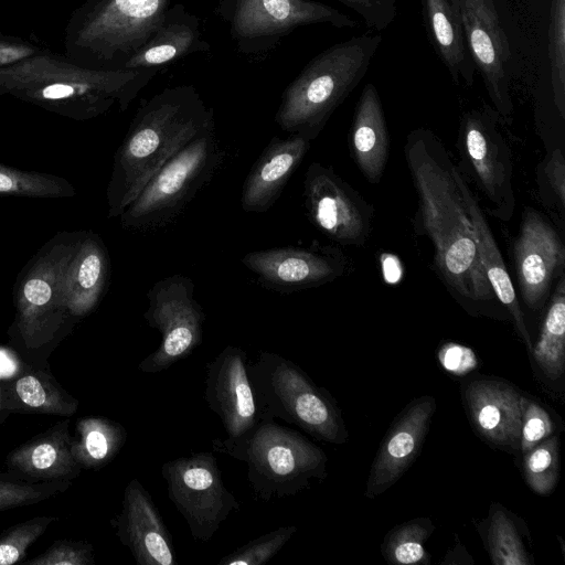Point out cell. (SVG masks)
Segmentation results:
<instances>
[{
  "mask_svg": "<svg viewBox=\"0 0 565 565\" xmlns=\"http://www.w3.org/2000/svg\"><path fill=\"white\" fill-rule=\"evenodd\" d=\"M209 50L210 44L202 36L199 18L182 3H174L167 8L154 32L124 68H157Z\"/></svg>",
  "mask_w": 565,
  "mask_h": 565,
  "instance_id": "obj_26",
  "label": "cell"
},
{
  "mask_svg": "<svg viewBox=\"0 0 565 565\" xmlns=\"http://www.w3.org/2000/svg\"><path fill=\"white\" fill-rule=\"evenodd\" d=\"M356 12L370 30L388 28L397 15L396 0H339Z\"/></svg>",
  "mask_w": 565,
  "mask_h": 565,
  "instance_id": "obj_42",
  "label": "cell"
},
{
  "mask_svg": "<svg viewBox=\"0 0 565 565\" xmlns=\"http://www.w3.org/2000/svg\"><path fill=\"white\" fill-rule=\"evenodd\" d=\"M382 43L366 33L319 53L285 88L275 114L282 131L317 138L333 111L359 85Z\"/></svg>",
  "mask_w": 565,
  "mask_h": 565,
  "instance_id": "obj_4",
  "label": "cell"
},
{
  "mask_svg": "<svg viewBox=\"0 0 565 565\" xmlns=\"http://www.w3.org/2000/svg\"><path fill=\"white\" fill-rule=\"evenodd\" d=\"M310 142L299 135L275 136L269 141L243 184L241 206L245 212L263 213L275 204L306 157Z\"/></svg>",
  "mask_w": 565,
  "mask_h": 565,
  "instance_id": "obj_22",
  "label": "cell"
},
{
  "mask_svg": "<svg viewBox=\"0 0 565 565\" xmlns=\"http://www.w3.org/2000/svg\"><path fill=\"white\" fill-rule=\"evenodd\" d=\"M309 221L341 245L361 246L372 232L374 210L331 167L312 162L303 179Z\"/></svg>",
  "mask_w": 565,
  "mask_h": 565,
  "instance_id": "obj_14",
  "label": "cell"
},
{
  "mask_svg": "<svg viewBox=\"0 0 565 565\" xmlns=\"http://www.w3.org/2000/svg\"><path fill=\"white\" fill-rule=\"evenodd\" d=\"M168 497L185 520L194 541H210L232 511L239 508L222 480L212 452H195L164 462Z\"/></svg>",
  "mask_w": 565,
  "mask_h": 565,
  "instance_id": "obj_12",
  "label": "cell"
},
{
  "mask_svg": "<svg viewBox=\"0 0 565 565\" xmlns=\"http://www.w3.org/2000/svg\"><path fill=\"white\" fill-rule=\"evenodd\" d=\"M455 175L466 202L469 217L473 227L476 244L487 279L495 295V298L507 308L514 326L526 344L529 351H532V342L525 327L524 315L520 307L515 289L507 270L505 263L500 253L494 236L484 217L478 200L475 198L467 179L462 175L456 166Z\"/></svg>",
  "mask_w": 565,
  "mask_h": 565,
  "instance_id": "obj_27",
  "label": "cell"
},
{
  "mask_svg": "<svg viewBox=\"0 0 565 565\" xmlns=\"http://www.w3.org/2000/svg\"><path fill=\"white\" fill-rule=\"evenodd\" d=\"M297 531L295 525L280 526L250 540L233 553L223 556L218 565H262L271 559Z\"/></svg>",
  "mask_w": 565,
  "mask_h": 565,
  "instance_id": "obj_39",
  "label": "cell"
},
{
  "mask_svg": "<svg viewBox=\"0 0 565 565\" xmlns=\"http://www.w3.org/2000/svg\"><path fill=\"white\" fill-rule=\"evenodd\" d=\"M465 401L478 433L499 446L520 447L522 395L510 384L480 380L465 388Z\"/></svg>",
  "mask_w": 565,
  "mask_h": 565,
  "instance_id": "obj_23",
  "label": "cell"
},
{
  "mask_svg": "<svg viewBox=\"0 0 565 565\" xmlns=\"http://www.w3.org/2000/svg\"><path fill=\"white\" fill-rule=\"evenodd\" d=\"M500 116L486 105L466 111L459 124V170L473 181L487 200L489 213L501 221L514 214L511 150L498 127Z\"/></svg>",
  "mask_w": 565,
  "mask_h": 565,
  "instance_id": "obj_11",
  "label": "cell"
},
{
  "mask_svg": "<svg viewBox=\"0 0 565 565\" xmlns=\"http://www.w3.org/2000/svg\"><path fill=\"white\" fill-rule=\"evenodd\" d=\"M3 407L9 415L33 414L70 417L79 407L44 364L23 362L15 371L1 376Z\"/></svg>",
  "mask_w": 565,
  "mask_h": 565,
  "instance_id": "obj_24",
  "label": "cell"
},
{
  "mask_svg": "<svg viewBox=\"0 0 565 565\" xmlns=\"http://www.w3.org/2000/svg\"><path fill=\"white\" fill-rule=\"evenodd\" d=\"M468 50L494 110L510 121L511 49L494 0H457Z\"/></svg>",
  "mask_w": 565,
  "mask_h": 565,
  "instance_id": "obj_15",
  "label": "cell"
},
{
  "mask_svg": "<svg viewBox=\"0 0 565 565\" xmlns=\"http://www.w3.org/2000/svg\"><path fill=\"white\" fill-rule=\"evenodd\" d=\"M522 419L520 431V449L524 455L535 445L550 437L553 423L547 412L535 402L522 396Z\"/></svg>",
  "mask_w": 565,
  "mask_h": 565,
  "instance_id": "obj_41",
  "label": "cell"
},
{
  "mask_svg": "<svg viewBox=\"0 0 565 565\" xmlns=\"http://www.w3.org/2000/svg\"><path fill=\"white\" fill-rule=\"evenodd\" d=\"M71 486V480L29 482L9 475L0 476V512L38 504L62 494Z\"/></svg>",
  "mask_w": 565,
  "mask_h": 565,
  "instance_id": "obj_37",
  "label": "cell"
},
{
  "mask_svg": "<svg viewBox=\"0 0 565 565\" xmlns=\"http://www.w3.org/2000/svg\"><path fill=\"white\" fill-rule=\"evenodd\" d=\"M147 299L149 305L143 318L149 327L160 332L161 342L138 369L143 373H159L201 345L205 315L194 298L192 279L184 275L158 280L148 290Z\"/></svg>",
  "mask_w": 565,
  "mask_h": 565,
  "instance_id": "obj_13",
  "label": "cell"
},
{
  "mask_svg": "<svg viewBox=\"0 0 565 565\" xmlns=\"http://www.w3.org/2000/svg\"><path fill=\"white\" fill-rule=\"evenodd\" d=\"M434 526L427 519L413 520L396 527L383 543V554L393 564L428 563L424 543Z\"/></svg>",
  "mask_w": 565,
  "mask_h": 565,
  "instance_id": "obj_33",
  "label": "cell"
},
{
  "mask_svg": "<svg viewBox=\"0 0 565 565\" xmlns=\"http://www.w3.org/2000/svg\"><path fill=\"white\" fill-rule=\"evenodd\" d=\"M541 189L548 192L553 203L563 211L565 206V159L561 149H553L540 168Z\"/></svg>",
  "mask_w": 565,
  "mask_h": 565,
  "instance_id": "obj_43",
  "label": "cell"
},
{
  "mask_svg": "<svg viewBox=\"0 0 565 565\" xmlns=\"http://www.w3.org/2000/svg\"><path fill=\"white\" fill-rule=\"evenodd\" d=\"M204 398L221 419L227 437L235 438L259 419L248 374L246 352L226 345L206 366Z\"/></svg>",
  "mask_w": 565,
  "mask_h": 565,
  "instance_id": "obj_18",
  "label": "cell"
},
{
  "mask_svg": "<svg viewBox=\"0 0 565 565\" xmlns=\"http://www.w3.org/2000/svg\"><path fill=\"white\" fill-rule=\"evenodd\" d=\"M212 130L213 109L192 85L167 87L143 100L114 158L108 216L119 217L169 160Z\"/></svg>",
  "mask_w": 565,
  "mask_h": 565,
  "instance_id": "obj_2",
  "label": "cell"
},
{
  "mask_svg": "<svg viewBox=\"0 0 565 565\" xmlns=\"http://www.w3.org/2000/svg\"><path fill=\"white\" fill-rule=\"evenodd\" d=\"M544 375L559 380L565 366V276L562 274L545 315L540 338L531 351Z\"/></svg>",
  "mask_w": 565,
  "mask_h": 565,
  "instance_id": "obj_31",
  "label": "cell"
},
{
  "mask_svg": "<svg viewBox=\"0 0 565 565\" xmlns=\"http://www.w3.org/2000/svg\"><path fill=\"white\" fill-rule=\"evenodd\" d=\"M110 523L137 564H177L172 537L151 495L138 479L127 483L120 513Z\"/></svg>",
  "mask_w": 565,
  "mask_h": 565,
  "instance_id": "obj_19",
  "label": "cell"
},
{
  "mask_svg": "<svg viewBox=\"0 0 565 565\" xmlns=\"http://www.w3.org/2000/svg\"><path fill=\"white\" fill-rule=\"evenodd\" d=\"M71 420H60L13 448L4 459L7 475L29 482L73 480L82 472L72 451Z\"/></svg>",
  "mask_w": 565,
  "mask_h": 565,
  "instance_id": "obj_21",
  "label": "cell"
},
{
  "mask_svg": "<svg viewBox=\"0 0 565 565\" xmlns=\"http://www.w3.org/2000/svg\"><path fill=\"white\" fill-rule=\"evenodd\" d=\"M170 0H86L70 17L66 57L90 68L120 70L148 41Z\"/></svg>",
  "mask_w": 565,
  "mask_h": 565,
  "instance_id": "obj_6",
  "label": "cell"
},
{
  "mask_svg": "<svg viewBox=\"0 0 565 565\" xmlns=\"http://www.w3.org/2000/svg\"><path fill=\"white\" fill-rule=\"evenodd\" d=\"M81 235L57 234L39 250L17 280L15 316L9 333L29 362L44 361L71 320L64 305L63 282Z\"/></svg>",
  "mask_w": 565,
  "mask_h": 565,
  "instance_id": "obj_7",
  "label": "cell"
},
{
  "mask_svg": "<svg viewBox=\"0 0 565 565\" xmlns=\"http://www.w3.org/2000/svg\"><path fill=\"white\" fill-rule=\"evenodd\" d=\"M216 12L244 54L269 51L299 26L317 23L339 29L356 26L349 15L313 0H220Z\"/></svg>",
  "mask_w": 565,
  "mask_h": 565,
  "instance_id": "obj_10",
  "label": "cell"
},
{
  "mask_svg": "<svg viewBox=\"0 0 565 565\" xmlns=\"http://www.w3.org/2000/svg\"><path fill=\"white\" fill-rule=\"evenodd\" d=\"M57 520L58 518L52 515L34 516L1 532L0 565H13L21 562L26 556L29 547Z\"/></svg>",
  "mask_w": 565,
  "mask_h": 565,
  "instance_id": "obj_38",
  "label": "cell"
},
{
  "mask_svg": "<svg viewBox=\"0 0 565 565\" xmlns=\"http://www.w3.org/2000/svg\"><path fill=\"white\" fill-rule=\"evenodd\" d=\"M156 74V68H90L42 51L1 68L0 95L87 120L107 113L114 105L125 111Z\"/></svg>",
  "mask_w": 565,
  "mask_h": 565,
  "instance_id": "obj_3",
  "label": "cell"
},
{
  "mask_svg": "<svg viewBox=\"0 0 565 565\" xmlns=\"http://www.w3.org/2000/svg\"><path fill=\"white\" fill-rule=\"evenodd\" d=\"M488 548L495 565H529L530 559L512 520L502 511L491 512Z\"/></svg>",
  "mask_w": 565,
  "mask_h": 565,
  "instance_id": "obj_35",
  "label": "cell"
},
{
  "mask_svg": "<svg viewBox=\"0 0 565 565\" xmlns=\"http://www.w3.org/2000/svg\"><path fill=\"white\" fill-rule=\"evenodd\" d=\"M547 51L554 104L565 118V0H552L547 31Z\"/></svg>",
  "mask_w": 565,
  "mask_h": 565,
  "instance_id": "obj_34",
  "label": "cell"
},
{
  "mask_svg": "<svg viewBox=\"0 0 565 565\" xmlns=\"http://www.w3.org/2000/svg\"><path fill=\"white\" fill-rule=\"evenodd\" d=\"M212 449L245 462L247 480L264 501L295 495L311 479L324 476V452L300 433L265 414L238 437L213 439Z\"/></svg>",
  "mask_w": 565,
  "mask_h": 565,
  "instance_id": "obj_5",
  "label": "cell"
},
{
  "mask_svg": "<svg viewBox=\"0 0 565 565\" xmlns=\"http://www.w3.org/2000/svg\"><path fill=\"white\" fill-rule=\"evenodd\" d=\"M248 374L259 414L295 425L320 440L342 441L334 406L295 362L262 351L248 362Z\"/></svg>",
  "mask_w": 565,
  "mask_h": 565,
  "instance_id": "obj_9",
  "label": "cell"
},
{
  "mask_svg": "<svg viewBox=\"0 0 565 565\" xmlns=\"http://www.w3.org/2000/svg\"><path fill=\"white\" fill-rule=\"evenodd\" d=\"M107 248L95 233L83 232L67 265L63 299L71 319L88 316L102 300L109 279Z\"/></svg>",
  "mask_w": 565,
  "mask_h": 565,
  "instance_id": "obj_25",
  "label": "cell"
},
{
  "mask_svg": "<svg viewBox=\"0 0 565 565\" xmlns=\"http://www.w3.org/2000/svg\"><path fill=\"white\" fill-rule=\"evenodd\" d=\"M430 396L413 401L387 433L373 462L365 495L374 498L395 483L414 461L435 412Z\"/></svg>",
  "mask_w": 565,
  "mask_h": 565,
  "instance_id": "obj_20",
  "label": "cell"
},
{
  "mask_svg": "<svg viewBox=\"0 0 565 565\" xmlns=\"http://www.w3.org/2000/svg\"><path fill=\"white\" fill-rule=\"evenodd\" d=\"M349 145L361 173L371 183L380 182L388 159L390 137L382 102L372 83L363 87L358 100Z\"/></svg>",
  "mask_w": 565,
  "mask_h": 565,
  "instance_id": "obj_28",
  "label": "cell"
},
{
  "mask_svg": "<svg viewBox=\"0 0 565 565\" xmlns=\"http://www.w3.org/2000/svg\"><path fill=\"white\" fill-rule=\"evenodd\" d=\"M241 262L265 288L282 294L333 281L344 274L348 264L345 255L330 245L254 250Z\"/></svg>",
  "mask_w": 565,
  "mask_h": 565,
  "instance_id": "obj_16",
  "label": "cell"
},
{
  "mask_svg": "<svg viewBox=\"0 0 565 565\" xmlns=\"http://www.w3.org/2000/svg\"><path fill=\"white\" fill-rule=\"evenodd\" d=\"M41 52L36 45L20 38L0 35V67L17 64Z\"/></svg>",
  "mask_w": 565,
  "mask_h": 565,
  "instance_id": "obj_45",
  "label": "cell"
},
{
  "mask_svg": "<svg viewBox=\"0 0 565 565\" xmlns=\"http://www.w3.org/2000/svg\"><path fill=\"white\" fill-rule=\"evenodd\" d=\"M438 360L441 366L449 373L463 376L478 366L475 352L462 344L448 342L438 351Z\"/></svg>",
  "mask_w": 565,
  "mask_h": 565,
  "instance_id": "obj_44",
  "label": "cell"
},
{
  "mask_svg": "<svg viewBox=\"0 0 565 565\" xmlns=\"http://www.w3.org/2000/svg\"><path fill=\"white\" fill-rule=\"evenodd\" d=\"M513 257L524 303L533 310L541 309L553 280L564 274L565 247L552 224L533 209L523 212Z\"/></svg>",
  "mask_w": 565,
  "mask_h": 565,
  "instance_id": "obj_17",
  "label": "cell"
},
{
  "mask_svg": "<svg viewBox=\"0 0 565 565\" xmlns=\"http://www.w3.org/2000/svg\"><path fill=\"white\" fill-rule=\"evenodd\" d=\"M72 451L83 470H99L120 452L127 440L126 428L103 416L77 419L72 435Z\"/></svg>",
  "mask_w": 565,
  "mask_h": 565,
  "instance_id": "obj_30",
  "label": "cell"
},
{
  "mask_svg": "<svg viewBox=\"0 0 565 565\" xmlns=\"http://www.w3.org/2000/svg\"><path fill=\"white\" fill-rule=\"evenodd\" d=\"M559 471L558 438L547 437L524 454V476L530 488L547 495L555 488Z\"/></svg>",
  "mask_w": 565,
  "mask_h": 565,
  "instance_id": "obj_36",
  "label": "cell"
},
{
  "mask_svg": "<svg viewBox=\"0 0 565 565\" xmlns=\"http://www.w3.org/2000/svg\"><path fill=\"white\" fill-rule=\"evenodd\" d=\"M1 68H2V67H0V73H1Z\"/></svg>",
  "mask_w": 565,
  "mask_h": 565,
  "instance_id": "obj_47",
  "label": "cell"
},
{
  "mask_svg": "<svg viewBox=\"0 0 565 565\" xmlns=\"http://www.w3.org/2000/svg\"><path fill=\"white\" fill-rule=\"evenodd\" d=\"M10 415L3 407L2 403V392H1V376H0V425L9 417Z\"/></svg>",
  "mask_w": 565,
  "mask_h": 565,
  "instance_id": "obj_46",
  "label": "cell"
},
{
  "mask_svg": "<svg viewBox=\"0 0 565 565\" xmlns=\"http://www.w3.org/2000/svg\"><path fill=\"white\" fill-rule=\"evenodd\" d=\"M28 565H94V547L86 541L57 540Z\"/></svg>",
  "mask_w": 565,
  "mask_h": 565,
  "instance_id": "obj_40",
  "label": "cell"
},
{
  "mask_svg": "<svg viewBox=\"0 0 565 565\" xmlns=\"http://www.w3.org/2000/svg\"><path fill=\"white\" fill-rule=\"evenodd\" d=\"M223 160L215 130L195 138L149 180L119 215L121 227L142 233L172 223L211 181Z\"/></svg>",
  "mask_w": 565,
  "mask_h": 565,
  "instance_id": "obj_8",
  "label": "cell"
},
{
  "mask_svg": "<svg viewBox=\"0 0 565 565\" xmlns=\"http://www.w3.org/2000/svg\"><path fill=\"white\" fill-rule=\"evenodd\" d=\"M422 11L430 42L452 82L471 86L477 70L468 50L457 0H422Z\"/></svg>",
  "mask_w": 565,
  "mask_h": 565,
  "instance_id": "obj_29",
  "label": "cell"
},
{
  "mask_svg": "<svg viewBox=\"0 0 565 565\" xmlns=\"http://www.w3.org/2000/svg\"><path fill=\"white\" fill-rule=\"evenodd\" d=\"M404 156L417 194L416 223L431 242L441 280L459 301L493 300L455 175L456 164L445 145L429 129L417 128L406 137Z\"/></svg>",
  "mask_w": 565,
  "mask_h": 565,
  "instance_id": "obj_1",
  "label": "cell"
},
{
  "mask_svg": "<svg viewBox=\"0 0 565 565\" xmlns=\"http://www.w3.org/2000/svg\"><path fill=\"white\" fill-rule=\"evenodd\" d=\"M0 194L60 199L75 194L73 185L65 179L43 172L24 171L0 163Z\"/></svg>",
  "mask_w": 565,
  "mask_h": 565,
  "instance_id": "obj_32",
  "label": "cell"
}]
</instances>
